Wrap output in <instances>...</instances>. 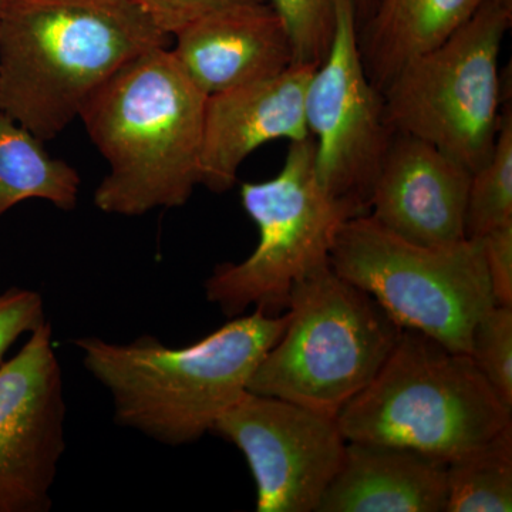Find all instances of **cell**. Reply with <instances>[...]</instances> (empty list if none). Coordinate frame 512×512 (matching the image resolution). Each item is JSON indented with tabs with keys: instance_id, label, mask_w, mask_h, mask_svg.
Here are the masks:
<instances>
[{
	"instance_id": "7",
	"label": "cell",
	"mask_w": 512,
	"mask_h": 512,
	"mask_svg": "<svg viewBox=\"0 0 512 512\" xmlns=\"http://www.w3.org/2000/svg\"><path fill=\"white\" fill-rule=\"evenodd\" d=\"M512 0H483L441 45L404 66L383 92L394 133L433 144L471 173L493 154L501 123V45Z\"/></svg>"
},
{
	"instance_id": "10",
	"label": "cell",
	"mask_w": 512,
	"mask_h": 512,
	"mask_svg": "<svg viewBox=\"0 0 512 512\" xmlns=\"http://www.w3.org/2000/svg\"><path fill=\"white\" fill-rule=\"evenodd\" d=\"M212 431L244 454L258 512H316L348 444L338 417L251 392Z\"/></svg>"
},
{
	"instance_id": "6",
	"label": "cell",
	"mask_w": 512,
	"mask_h": 512,
	"mask_svg": "<svg viewBox=\"0 0 512 512\" xmlns=\"http://www.w3.org/2000/svg\"><path fill=\"white\" fill-rule=\"evenodd\" d=\"M330 268L369 293L403 329L456 353H470L478 319L495 305L481 239L419 245L369 214L349 218L336 235Z\"/></svg>"
},
{
	"instance_id": "8",
	"label": "cell",
	"mask_w": 512,
	"mask_h": 512,
	"mask_svg": "<svg viewBox=\"0 0 512 512\" xmlns=\"http://www.w3.org/2000/svg\"><path fill=\"white\" fill-rule=\"evenodd\" d=\"M315 140L291 141L271 180L241 185L242 207L259 231L258 245L238 264L218 265L205 296L228 318L249 308L265 315L288 309L293 285L329 265L339 229L357 212L330 198L316 180Z\"/></svg>"
},
{
	"instance_id": "14",
	"label": "cell",
	"mask_w": 512,
	"mask_h": 512,
	"mask_svg": "<svg viewBox=\"0 0 512 512\" xmlns=\"http://www.w3.org/2000/svg\"><path fill=\"white\" fill-rule=\"evenodd\" d=\"M174 39L171 52L207 97L269 79L293 64L291 39L269 2L221 10Z\"/></svg>"
},
{
	"instance_id": "25",
	"label": "cell",
	"mask_w": 512,
	"mask_h": 512,
	"mask_svg": "<svg viewBox=\"0 0 512 512\" xmlns=\"http://www.w3.org/2000/svg\"><path fill=\"white\" fill-rule=\"evenodd\" d=\"M377 0H355L357 22L363 23L369 18L373 8H375Z\"/></svg>"
},
{
	"instance_id": "5",
	"label": "cell",
	"mask_w": 512,
	"mask_h": 512,
	"mask_svg": "<svg viewBox=\"0 0 512 512\" xmlns=\"http://www.w3.org/2000/svg\"><path fill=\"white\" fill-rule=\"evenodd\" d=\"M286 316L248 392L335 417L375 379L404 330L330 264L293 285Z\"/></svg>"
},
{
	"instance_id": "13",
	"label": "cell",
	"mask_w": 512,
	"mask_h": 512,
	"mask_svg": "<svg viewBox=\"0 0 512 512\" xmlns=\"http://www.w3.org/2000/svg\"><path fill=\"white\" fill-rule=\"evenodd\" d=\"M315 66L292 64L269 79L214 94L205 107L201 185L214 192L231 190L239 167L269 141L311 137L305 96Z\"/></svg>"
},
{
	"instance_id": "2",
	"label": "cell",
	"mask_w": 512,
	"mask_h": 512,
	"mask_svg": "<svg viewBox=\"0 0 512 512\" xmlns=\"http://www.w3.org/2000/svg\"><path fill=\"white\" fill-rule=\"evenodd\" d=\"M207 99L170 47L134 57L94 90L79 119L110 167L94 191L97 210L141 217L190 201L201 185Z\"/></svg>"
},
{
	"instance_id": "21",
	"label": "cell",
	"mask_w": 512,
	"mask_h": 512,
	"mask_svg": "<svg viewBox=\"0 0 512 512\" xmlns=\"http://www.w3.org/2000/svg\"><path fill=\"white\" fill-rule=\"evenodd\" d=\"M468 355L501 402L512 410V306H491L478 319Z\"/></svg>"
},
{
	"instance_id": "26",
	"label": "cell",
	"mask_w": 512,
	"mask_h": 512,
	"mask_svg": "<svg viewBox=\"0 0 512 512\" xmlns=\"http://www.w3.org/2000/svg\"><path fill=\"white\" fill-rule=\"evenodd\" d=\"M3 2H5V0H0V10H2Z\"/></svg>"
},
{
	"instance_id": "4",
	"label": "cell",
	"mask_w": 512,
	"mask_h": 512,
	"mask_svg": "<svg viewBox=\"0 0 512 512\" xmlns=\"http://www.w3.org/2000/svg\"><path fill=\"white\" fill-rule=\"evenodd\" d=\"M510 421L512 410L470 355L409 329L375 379L338 414L348 441L412 448L446 463Z\"/></svg>"
},
{
	"instance_id": "15",
	"label": "cell",
	"mask_w": 512,
	"mask_h": 512,
	"mask_svg": "<svg viewBox=\"0 0 512 512\" xmlns=\"http://www.w3.org/2000/svg\"><path fill=\"white\" fill-rule=\"evenodd\" d=\"M446 471L412 448L348 441L316 512H446Z\"/></svg>"
},
{
	"instance_id": "18",
	"label": "cell",
	"mask_w": 512,
	"mask_h": 512,
	"mask_svg": "<svg viewBox=\"0 0 512 512\" xmlns=\"http://www.w3.org/2000/svg\"><path fill=\"white\" fill-rule=\"evenodd\" d=\"M446 512L512 511V421L448 461Z\"/></svg>"
},
{
	"instance_id": "24",
	"label": "cell",
	"mask_w": 512,
	"mask_h": 512,
	"mask_svg": "<svg viewBox=\"0 0 512 512\" xmlns=\"http://www.w3.org/2000/svg\"><path fill=\"white\" fill-rule=\"evenodd\" d=\"M480 239L495 305L512 306V222Z\"/></svg>"
},
{
	"instance_id": "23",
	"label": "cell",
	"mask_w": 512,
	"mask_h": 512,
	"mask_svg": "<svg viewBox=\"0 0 512 512\" xmlns=\"http://www.w3.org/2000/svg\"><path fill=\"white\" fill-rule=\"evenodd\" d=\"M165 35L174 37L181 30L221 10L268 0H134Z\"/></svg>"
},
{
	"instance_id": "11",
	"label": "cell",
	"mask_w": 512,
	"mask_h": 512,
	"mask_svg": "<svg viewBox=\"0 0 512 512\" xmlns=\"http://www.w3.org/2000/svg\"><path fill=\"white\" fill-rule=\"evenodd\" d=\"M66 451L63 370L52 323L0 365V512H49Z\"/></svg>"
},
{
	"instance_id": "3",
	"label": "cell",
	"mask_w": 512,
	"mask_h": 512,
	"mask_svg": "<svg viewBox=\"0 0 512 512\" xmlns=\"http://www.w3.org/2000/svg\"><path fill=\"white\" fill-rule=\"evenodd\" d=\"M286 322V312L235 316L184 348H170L153 336L131 343L80 336L73 345L84 369L109 392L116 424L178 447L212 431L248 392L256 367Z\"/></svg>"
},
{
	"instance_id": "1",
	"label": "cell",
	"mask_w": 512,
	"mask_h": 512,
	"mask_svg": "<svg viewBox=\"0 0 512 512\" xmlns=\"http://www.w3.org/2000/svg\"><path fill=\"white\" fill-rule=\"evenodd\" d=\"M171 37L134 0H5L0 10V111L43 143L94 90Z\"/></svg>"
},
{
	"instance_id": "20",
	"label": "cell",
	"mask_w": 512,
	"mask_h": 512,
	"mask_svg": "<svg viewBox=\"0 0 512 512\" xmlns=\"http://www.w3.org/2000/svg\"><path fill=\"white\" fill-rule=\"evenodd\" d=\"M291 39L293 64L318 67L336 29L335 0H268Z\"/></svg>"
},
{
	"instance_id": "22",
	"label": "cell",
	"mask_w": 512,
	"mask_h": 512,
	"mask_svg": "<svg viewBox=\"0 0 512 512\" xmlns=\"http://www.w3.org/2000/svg\"><path fill=\"white\" fill-rule=\"evenodd\" d=\"M46 322L45 301L39 292L9 288L0 293V365L16 340Z\"/></svg>"
},
{
	"instance_id": "17",
	"label": "cell",
	"mask_w": 512,
	"mask_h": 512,
	"mask_svg": "<svg viewBox=\"0 0 512 512\" xmlns=\"http://www.w3.org/2000/svg\"><path fill=\"white\" fill-rule=\"evenodd\" d=\"M80 184L76 168L50 156L42 140L0 111V220L28 200H43L57 210L73 211Z\"/></svg>"
},
{
	"instance_id": "19",
	"label": "cell",
	"mask_w": 512,
	"mask_h": 512,
	"mask_svg": "<svg viewBox=\"0 0 512 512\" xmlns=\"http://www.w3.org/2000/svg\"><path fill=\"white\" fill-rule=\"evenodd\" d=\"M512 222V113H501L493 154L471 174L466 210V238L480 239Z\"/></svg>"
},
{
	"instance_id": "9",
	"label": "cell",
	"mask_w": 512,
	"mask_h": 512,
	"mask_svg": "<svg viewBox=\"0 0 512 512\" xmlns=\"http://www.w3.org/2000/svg\"><path fill=\"white\" fill-rule=\"evenodd\" d=\"M335 8L332 45L306 89V124L320 188L365 215L394 131L360 55L355 0H335Z\"/></svg>"
},
{
	"instance_id": "12",
	"label": "cell",
	"mask_w": 512,
	"mask_h": 512,
	"mask_svg": "<svg viewBox=\"0 0 512 512\" xmlns=\"http://www.w3.org/2000/svg\"><path fill=\"white\" fill-rule=\"evenodd\" d=\"M471 171L433 144L394 133L373 185L369 217L419 245L466 238Z\"/></svg>"
},
{
	"instance_id": "16",
	"label": "cell",
	"mask_w": 512,
	"mask_h": 512,
	"mask_svg": "<svg viewBox=\"0 0 512 512\" xmlns=\"http://www.w3.org/2000/svg\"><path fill=\"white\" fill-rule=\"evenodd\" d=\"M483 0H377L359 25V49L380 92L412 60L453 35Z\"/></svg>"
}]
</instances>
